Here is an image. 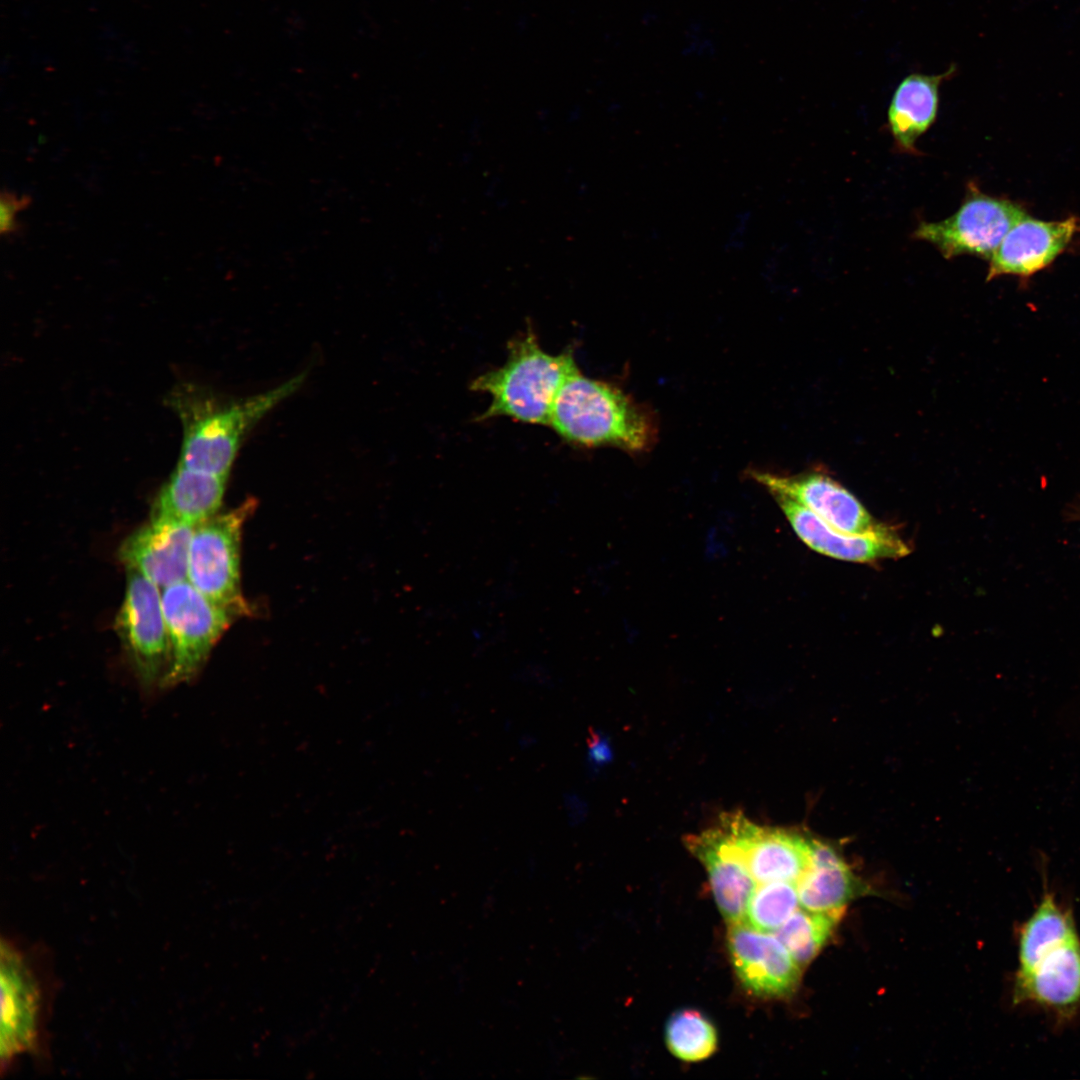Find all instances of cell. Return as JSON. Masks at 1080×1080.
I'll list each match as a JSON object with an SVG mask.
<instances>
[{"mask_svg": "<svg viewBox=\"0 0 1080 1080\" xmlns=\"http://www.w3.org/2000/svg\"><path fill=\"white\" fill-rule=\"evenodd\" d=\"M303 380L300 374L269 391L224 404L191 386L178 387L169 397L183 427L177 466L228 478L246 435Z\"/></svg>", "mask_w": 1080, "mask_h": 1080, "instance_id": "obj_1", "label": "cell"}, {"mask_svg": "<svg viewBox=\"0 0 1080 1080\" xmlns=\"http://www.w3.org/2000/svg\"><path fill=\"white\" fill-rule=\"evenodd\" d=\"M548 426L574 446H611L630 453L646 451L656 437L654 418L646 408L579 369L560 388Z\"/></svg>", "mask_w": 1080, "mask_h": 1080, "instance_id": "obj_2", "label": "cell"}, {"mask_svg": "<svg viewBox=\"0 0 1080 1080\" xmlns=\"http://www.w3.org/2000/svg\"><path fill=\"white\" fill-rule=\"evenodd\" d=\"M578 370L571 351L550 354L532 331L509 344L506 362L478 376L471 389L487 393L491 403L480 419L509 417L548 425L551 410L565 381Z\"/></svg>", "mask_w": 1080, "mask_h": 1080, "instance_id": "obj_3", "label": "cell"}, {"mask_svg": "<svg viewBox=\"0 0 1080 1080\" xmlns=\"http://www.w3.org/2000/svg\"><path fill=\"white\" fill-rule=\"evenodd\" d=\"M256 503L248 499L194 527L187 580L233 618L248 615L240 585L241 535Z\"/></svg>", "mask_w": 1080, "mask_h": 1080, "instance_id": "obj_4", "label": "cell"}, {"mask_svg": "<svg viewBox=\"0 0 1080 1080\" xmlns=\"http://www.w3.org/2000/svg\"><path fill=\"white\" fill-rule=\"evenodd\" d=\"M1 1071L25 1053L39 1050L47 1011V991L32 953L1 941Z\"/></svg>", "mask_w": 1080, "mask_h": 1080, "instance_id": "obj_5", "label": "cell"}, {"mask_svg": "<svg viewBox=\"0 0 1080 1080\" xmlns=\"http://www.w3.org/2000/svg\"><path fill=\"white\" fill-rule=\"evenodd\" d=\"M171 660L162 688L193 679L233 617L188 580L161 589Z\"/></svg>", "mask_w": 1080, "mask_h": 1080, "instance_id": "obj_6", "label": "cell"}, {"mask_svg": "<svg viewBox=\"0 0 1080 1080\" xmlns=\"http://www.w3.org/2000/svg\"><path fill=\"white\" fill-rule=\"evenodd\" d=\"M115 629L142 686L162 688L171 648L161 588L133 569H127L126 589Z\"/></svg>", "mask_w": 1080, "mask_h": 1080, "instance_id": "obj_7", "label": "cell"}, {"mask_svg": "<svg viewBox=\"0 0 1080 1080\" xmlns=\"http://www.w3.org/2000/svg\"><path fill=\"white\" fill-rule=\"evenodd\" d=\"M1025 215L1015 203L986 195L969 183L953 215L937 222L921 221L912 237L932 244L945 259L968 254L989 260L1011 227Z\"/></svg>", "mask_w": 1080, "mask_h": 1080, "instance_id": "obj_8", "label": "cell"}, {"mask_svg": "<svg viewBox=\"0 0 1080 1080\" xmlns=\"http://www.w3.org/2000/svg\"><path fill=\"white\" fill-rule=\"evenodd\" d=\"M718 824L757 883H797L811 864L813 839L796 831L757 825L740 812L722 814Z\"/></svg>", "mask_w": 1080, "mask_h": 1080, "instance_id": "obj_9", "label": "cell"}, {"mask_svg": "<svg viewBox=\"0 0 1080 1080\" xmlns=\"http://www.w3.org/2000/svg\"><path fill=\"white\" fill-rule=\"evenodd\" d=\"M750 476L771 495L795 500L839 531L869 534L886 526L875 520L850 491L822 471L779 475L752 470Z\"/></svg>", "mask_w": 1080, "mask_h": 1080, "instance_id": "obj_10", "label": "cell"}, {"mask_svg": "<svg viewBox=\"0 0 1080 1080\" xmlns=\"http://www.w3.org/2000/svg\"><path fill=\"white\" fill-rule=\"evenodd\" d=\"M727 943L732 965L747 991L779 998L795 990L801 967L777 937L744 921L729 924Z\"/></svg>", "mask_w": 1080, "mask_h": 1080, "instance_id": "obj_11", "label": "cell"}, {"mask_svg": "<svg viewBox=\"0 0 1080 1080\" xmlns=\"http://www.w3.org/2000/svg\"><path fill=\"white\" fill-rule=\"evenodd\" d=\"M797 536L812 550L834 559L872 563L897 559L910 553L907 544L887 525L869 534H849L835 529L809 509L783 495H772Z\"/></svg>", "mask_w": 1080, "mask_h": 1080, "instance_id": "obj_12", "label": "cell"}, {"mask_svg": "<svg viewBox=\"0 0 1080 1080\" xmlns=\"http://www.w3.org/2000/svg\"><path fill=\"white\" fill-rule=\"evenodd\" d=\"M1079 230L1075 217L1043 221L1025 215L1011 227L989 259L987 280L1002 275H1033L1051 264Z\"/></svg>", "mask_w": 1080, "mask_h": 1080, "instance_id": "obj_13", "label": "cell"}, {"mask_svg": "<svg viewBox=\"0 0 1080 1080\" xmlns=\"http://www.w3.org/2000/svg\"><path fill=\"white\" fill-rule=\"evenodd\" d=\"M194 527L150 519L121 543L118 554L127 569L161 589L187 580L189 546Z\"/></svg>", "mask_w": 1080, "mask_h": 1080, "instance_id": "obj_14", "label": "cell"}, {"mask_svg": "<svg viewBox=\"0 0 1080 1080\" xmlns=\"http://www.w3.org/2000/svg\"><path fill=\"white\" fill-rule=\"evenodd\" d=\"M687 849L704 865L716 904L728 924L745 921L750 898L757 887L727 834L716 826L690 834Z\"/></svg>", "mask_w": 1080, "mask_h": 1080, "instance_id": "obj_15", "label": "cell"}, {"mask_svg": "<svg viewBox=\"0 0 1080 1080\" xmlns=\"http://www.w3.org/2000/svg\"><path fill=\"white\" fill-rule=\"evenodd\" d=\"M1013 1001L1066 1013L1080 1002V939L1059 947L1032 969L1016 973Z\"/></svg>", "mask_w": 1080, "mask_h": 1080, "instance_id": "obj_16", "label": "cell"}, {"mask_svg": "<svg viewBox=\"0 0 1080 1080\" xmlns=\"http://www.w3.org/2000/svg\"><path fill=\"white\" fill-rule=\"evenodd\" d=\"M955 72V66L951 65L941 74L910 73L899 82L887 113L888 128L898 152L920 154L916 142L935 122L940 87Z\"/></svg>", "mask_w": 1080, "mask_h": 1080, "instance_id": "obj_17", "label": "cell"}, {"mask_svg": "<svg viewBox=\"0 0 1080 1080\" xmlns=\"http://www.w3.org/2000/svg\"><path fill=\"white\" fill-rule=\"evenodd\" d=\"M227 478L176 467L156 495L150 519L196 527L219 511Z\"/></svg>", "mask_w": 1080, "mask_h": 1080, "instance_id": "obj_18", "label": "cell"}, {"mask_svg": "<svg viewBox=\"0 0 1080 1080\" xmlns=\"http://www.w3.org/2000/svg\"><path fill=\"white\" fill-rule=\"evenodd\" d=\"M796 884L802 908L817 913H843L858 891L842 857L818 840H812L811 864Z\"/></svg>", "mask_w": 1080, "mask_h": 1080, "instance_id": "obj_19", "label": "cell"}, {"mask_svg": "<svg viewBox=\"0 0 1080 1080\" xmlns=\"http://www.w3.org/2000/svg\"><path fill=\"white\" fill-rule=\"evenodd\" d=\"M1070 912L1062 908L1050 892L1020 929L1018 935V970L1032 969L1049 953L1078 938Z\"/></svg>", "mask_w": 1080, "mask_h": 1080, "instance_id": "obj_20", "label": "cell"}, {"mask_svg": "<svg viewBox=\"0 0 1080 1080\" xmlns=\"http://www.w3.org/2000/svg\"><path fill=\"white\" fill-rule=\"evenodd\" d=\"M841 914L797 909L774 933L802 967L822 949Z\"/></svg>", "mask_w": 1080, "mask_h": 1080, "instance_id": "obj_21", "label": "cell"}, {"mask_svg": "<svg viewBox=\"0 0 1080 1080\" xmlns=\"http://www.w3.org/2000/svg\"><path fill=\"white\" fill-rule=\"evenodd\" d=\"M665 1042L675 1057L698 1062L715 1052L718 1038L715 1027L705 1015L694 1009H682L666 1022Z\"/></svg>", "mask_w": 1080, "mask_h": 1080, "instance_id": "obj_22", "label": "cell"}, {"mask_svg": "<svg viewBox=\"0 0 1080 1080\" xmlns=\"http://www.w3.org/2000/svg\"><path fill=\"white\" fill-rule=\"evenodd\" d=\"M798 902L796 883H762L750 898L745 922L759 931L775 932L797 910Z\"/></svg>", "mask_w": 1080, "mask_h": 1080, "instance_id": "obj_23", "label": "cell"}, {"mask_svg": "<svg viewBox=\"0 0 1080 1080\" xmlns=\"http://www.w3.org/2000/svg\"><path fill=\"white\" fill-rule=\"evenodd\" d=\"M32 203V197L28 194H17L11 190L3 189L0 195V233L2 237L11 238L21 233L23 226L18 221L20 212L27 209Z\"/></svg>", "mask_w": 1080, "mask_h": 1080, "instance_id": "obj_24", "label": "cell"}, {"mask_svg": "<svg viewBox=\"0 0 1080 1080\" xmlns=\"http://www.w3.org/2000/svg\"><path fill=\"white\" fill-rule=\"evenodd\" d=\"M611 749L607 739L600 734L593 733L588 744V760L593 767L607 764L611 759Z\"/></svg>", "mask_w": 1080, "mask_h": 1080, "instance_id": "obj_25", "label": "cell"}]
</instances>
